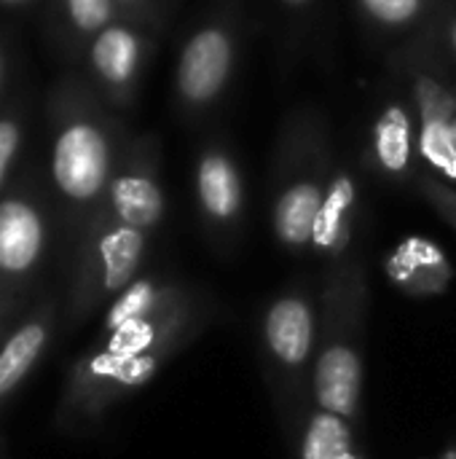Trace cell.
I'll return each instance as SVG.
<instances>
[{
	"instance_id": "obj_2",
	"label": "cell",
	"mask_w": 456,
	"mask_h": 459,
	"mask_svg": "<svg viewBox=\"0 0 456 459\" xmlns=\"http://www.w3.org/2000/svg\"><path fill=\"white\" fill-rule=\"evenodd\" d=\"M320 336V296L309 277L277 293L258 323V352L274 411L296 441L314 409V363Z\"/></svg>"
},
{
	"instance_id": "obj_8",
	"label": "cell",
	"mask_w": 456,
	"mask_h": 459,
	"mask_svg": "<svg viewBox=\"0 0 456 459\" xmlns=\"http://www.w3.org/2000/svg\"><path fill=\"white\" fill-rule=\"evenodd\" d=\"M237 70V35L223 22H207L194 30L180 48L175 89L185 108H212Z\"/></svg>"
},
{
	"instance_id": "obj_27",
	"label": "cell",
	"mask_w": 456,
	"mask_h": 459,
	"mask_svg": "<svg viewBox=\"0 0 456 459\" xmlns=\"http://www.w3.org/2000/svg\"><path fill=\"white\" fill-rule=\"evenodd\" d=\"M0 3H5V5H13V3H24V0H0Z\"/></svg>"
},
{
	"instance_id": "obj_11",
	"label": "cell",
	"mask_w": 456,
	"mask_h": 459,
	"mask_svg": "<svg viewBox=\"0 0 456 459\" xmlns=\"http://www.w3.org/2000/svg\"><path fill=\"white\" fill-rule=\"evenodd\" d=\"M414 113H417V153L430 175L443 183H456V145L452 118L456 116L454 91L435 75L419 73L414 81Z\"/></svg>"
},
{
	"instance_id": "obj_7",
	"label": "cell",
	"mask_w": 456,
	"mask_h": 459,
	"mask_svg": "<svg viewBox=\"0 0 456 459\" xmlns=\"http://www.w3.org/2000/svg\"><path fill=\"white\" fill-rule=\"evenodd\" d=\"M194 194L210 245L220 255H228L237 247L245 223V178L228 148L212 143L199 153Z\"/></svg>"
},
{
	"instance_id": "obj_21",
	"label": "cell",
	"mask_w": 456,
	"mask_h": 459,
	"mask_svg": "<svg viewBox=\"0 0 456 459\" xmlns=\"http://www.w3.org/2000/svg\"><path fill=\"white\" fill-rule=\"evenodd\" d=\"M19 145H22V124L13 116H3L0 118V196L8 183L11 167L16 161Z\"/></svg>"
},
{
	"instance_id": "obj_13",
	"label": "cell",
	"mask_w": 456,
	"mask_h": 459,
	"mask_svg": "<svg viewBox=\"0 0 456 459\" xmlns=\"http://www.w3.org/2000/svg\"><path fill=\"white\" fill-rule=\"evenodd\" d=\"M371 164L387 180H409L417 167V113L400 102L390 100L371 126L368 143Z\"/></svg>"
},
{
	"instance_id": "obj_5",
	"label": "cell",
	"mask_w": 456,
	"mask_h": 459,
	"mask_svg": "<svg viewBox=\"0 0 456 459\" xmlns=\"http://www.w3.org/2000/svg\"><path fill=\"white\" fill-rule=\"evenodd\" d=\"M116 140L97 116H70L51 143V186L78 237L102 207L113 172L118 167Z\"/></svg>"
},
{
	"instance_id": "obj_15",
	"label": "cell",
	"mask_w": 456,
	"mask_h": 459,
	"mask_svg": "<svg viewBox=\"0 0 456 459\" xmlns=\"http://www.w3.org/2000/svg\"><path fill=\"white\" fill-rule=\"evenodd\" d=\"M89 56L97 78L113 94H126L142 65V35L126 24H110L94 35Z\"/></svg>"
},
{
	"instance_id": "obj_29",
	"label": "cell",
	"mask_w": 456,
	"mask_h": 459,
	"mask_svg": "<svg viewBox=\"0 0 456 459\" xmlns=\"http://www.w3.org/2000/svg\"><path fill=\"white\" fill-rule=\"evenodd\" d=\"M0 459H3V438H0Z\"/></svg>"
},
{
	"instance_id": "obj_1",
	"label": "cell",
	"mask_w": 456,
	"mask_h": 459,
	"mask_svg": "<svg viewBox=\"0 0 456 459\" xmlns=\"http://www.w3.org/2000/svg\"><path fill=\"white\" fill-rule=\"evenodd\" d=\"M368 274L357 255L325 264L320 282V336L314 406L357 422L363 401V352L368 323Z\"/></svg>"
},
{
	"instance_id": "obj_25",
	"label": "cell",
	"mask_w": 456,
	"mask_h": 459,
	"mask_svg": "<svg viewBox=\"0 0 456 459\" xmlns=\"http://www.w3.org/2000/svg\"><path fill=\"white\" fill-rule=\"evenodd\" d=\"M438 459H456V449H452V452H446L443 457H438Z\"/></svg>"
},
{
	"instance_id": "obj_28",
	"label": "cell",
	"mask_w": 456,
	"mask_h": 459,
	"mask_svg": "<svg viewBox=\"0 0 456 459\" xmlns=\"http://www.w3.org/2000/svg\"><path fill=\"white\" fill-rule=\"evenodd\" d=\"M116 3H124V5H132V3H137V0H116Z\"/></svg>"
},
{
	"instance_id": "obj_6",
	"label": "cell",
	"mask_w": 456,
	"mask_h": 459,
	"mask_svg": "<svg viewBox=\"0 0 456 459\" xmlns=\"http://www.w3.org/2000/svg\"><path fill=\"white\" fill-rule=\"evenodd\" d=\"M51 250V221L30 191L0 196V299L27 309Z\"/></svg>"
},
{
	"instance_id": "obj_17",
	"label": "cell",
	"mask_w": 456,
	"mask_h": 459,
	"mask_svg": "<svg viewBox=\"0 0 456 459\" xmlns=\"http://www.w3.org/2000/svg\"><path fill=\"white\" fill-rule=\"evenodd\" d=\"M183 288L180 280L167 274H140L132 285H126L108 307L99 323V333L116 331L132 320H140L156 309H161L177 290Z\"/></svg>"
},
{
	"instance_id": "obj_9",
	"label": "cell",
	"mask_w": 456,
	"mask_h": 459,
	"mask_svg": "<svg viewBox=\"0 0 456 459\" xmlns=\"http://www.w3.org/2000/svg\"><path fill=\"white\" fill-rule=\"evenodd\" d=\"M97 212L148 234L161 226L167 199L159 178V161L151 145H134L121 156Z\"/></svg>"
},
{
	"instance_id": "obj_23",
	"label": "cell",
	"mask_w": 456,
	"mask_h": 459,
	"mask_svg": "<svg viewBox=\"0 0 456 459\" xmlns=\"http://www.w3.org/2000/svg\"><path fill=\"white\" fill-rule=\"evenodd\" d=\"M443 43H446V48L456 56V16L454 19H449V24H446V30H443Z\"/></svg>"
},
{
	"instance_id": "obj_26",
	"label": "cell",
	"mask_w": 456,
	"mask_h": 459,
	"mask_svg": "<svg viewBox=\"0 0 456 459\" xmlns=\"http://www.w3.org/2000/svg\"><path fill=\"white\" fill-rule=\"evenodd\" d=\"M452 137H454V145H456V116L452 118Z\"/></svg>"
},
{
	"instance_id": "obj_19",
	"label": "cell",
	"mask_w": 456,
	"mask_h": 459,
	"mask_svg": "<svg viewBox=\"0 0 456 459\" xmlns=\"http://www.w3.org/2000/svg\"><path fill=\"white\" fill-rule=\"evenodd\" d=\"M65 8L78 32L97 35L113 24L116 0H65Z\"/></svg>"
},
{
	"instance_id": "obj_24",
	"label": "cell",
	"mask_w": 456,
	"mask_h": 459,
	"mask_svg": "<svg viewBox=\"0 0 456 459\" xmlns=\"http://www.w3.org/2000/svg\"><path fill=\"white\" fill-rule=\"evenodd\" d=\"M282 8H288V11H293V13H301V11H306L314 0H277Z\"/></svg>"
},
{
	"instance_id": "obj_18",
	"label": "cell",
	"mask_w": 456,
	"mask_h": 459,
	"mask_svg": "<svg viewBox=\"0 0 456 459\" xmlns=\"http://www.w3.org/2000/svg\"><path fill=\"white\" fill-rule=\"evenodd\" d=\"M357 5L371 22L387 30H398L414 24L422 16L427 0H357Z\"/></svg>"
},
{
	"instance_id": "obj_22",
	"label": "cell",
	"mask_w": 456,
	"mask_h": 459,
	"mask_svg": "<svg viewBox=\"0 0 456 459\" xmlns=\"http://www.w3.org/2000/svg\"><path fill=\"white\" fill-rule=\"evenodd\" d=\"M24 309H19V307H13L11 301H5V299H0V342H3V336L11 331V325L19 320V315H22Z\"/></svg>"
},
{
	"instance_id": "obj_20",
	"label": "cell",
	"mask_w": 456,
	"mask_h": 459,
	"mask_svg": "<svg viewBox=\"0 0 456 459\" xmlns=\"http://www.w3.org/2000/svg\"><path fill=\"white\" fill-rule=\"evenodd\" d=\"M417 186H419V194L438 210V215L456 229V188L454 186H449V183H443L441 178H435V175H419L417 178Z\"/></svg>"
},
{
	"instance_id": "obj_12",
	"label": "cell",
	"mask_w": 456,
	"mask_h": 459,
	"mask_svg": "<svg viewBox=\"0 0 456 459\" xmlns=\"http://www.w3.org/2000/svg\"><path fill=\"white\" fill-rule=\"evenodd\" d=\"M357 180L349 172V167H336L323 199V207L314 218L309 253H314L320 261L333 264L344 255H349L355 226H357Z\"/></svg>"
},
{
	"instance_id": "obj_16",
	"label": "cell",
	"mask_w": 456,
	"mask_h": 459,
	"mask_svg": "<svg viewBox=\"0 0 456 459\" xmlns=\"http://www.w3.org/2000/svg\"><path fill=\"white\" fill-rule=\"evenodd\" d=\"M293 446L296 459H363L355 441V425L317 406L309 411Z\"/></svg>"
},
{
	"instance_id": "obj_14",
	"label": "cell",
	"mask_w": 456,
	"mask_h": 459,
	"mask_svg": "<svg viewBox=\"0 0 456 459\" xmlns=\"http://www.w3.org/2000/svg\"><path fill=\"white\" fill-rule=\"evenodd\" d=\"M387 277L409 296L427 299L438 296L449 288L454 272L449 266L446 253L425 239V237H411L395 247V253L387 258Z\"/></svg>"
},
{
	"instance_id": "obj_31",
	"label": "cell",
	"mask_w": 456,
	"mask_h": 459,
	"mask_svg": "<svg viewBox=\"0 0 456 459\" xmlns=\"http://www.w3.org/2000/svg\"><path fill=\"white\" fill-rule=\"evenodd\" d=\"M454 231H456V229H454Z\"/></svg>"
},
{
	"instance_id": "obj_10",
	"label": "cell",
	"mask_w": 456,
	"mask_h": 459,
	"mask_svg": "<svg viewBox=\"0 0 456 459\" xmlns=\"http://www.w3.org/2000/svg\"><path fill=\"white\" fill-rule=\"evenodd\" d=\"M59 301L54 293H40L11 325L0 342V411L22 390L54 344Z\"/></svg>"
},
{
	"instance_id": "obj_3",
	"label": "cell",
	"mask_w": 456,
	"mask_h": 459,
	"mask_svg": "<svg viewBox=\"0 0 456 459\" xmlns=\"http://www.w3.org/2000/svg\"><path fill=\"white\" fill-rule=\"evenodd\" d=\"M151 234L118 223L97 212L73 242L67 293H65V328L73 331L86 323L97 309H105L126 285H132L148 253Z\"/></svg>"
},
{
	"instance_id": "obj_30",
	"label": "cell",
	"mask_w": 456,
	"mask_h": 459,
	"mask_svg": "<svg viewBox=\"0 0 456 459\" xmlns=\"http://www.w3.org/2000/svg\"><path fill=\"white\" fill-rule=\"evenodd\" d=\"M0 75H3V56H0Z\"/></svg>"
},
{
	"instance_id": "obj_4",
	"label": "cell",
	"mask_w": 456,
	"mask_h": 459,
	"mask_svg": "<svg viewBox=\"0 0 456 459\" xmlns=\"http://www.w3.org/2000/svg\"><path fill=\"white\" fill-rule=\"evenodd\" d=\"M333 169L325 137L309 124L296 126L285 137L271 188V231L282 250L296 255L309 253L314 218Z\"/></svg>"
}]
</instances>
